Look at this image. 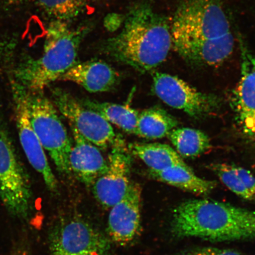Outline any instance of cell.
<instances>
[{"label": "cell", "mask_w": 255, "mask_h": 255, "mask_svg": "<svg viewBox=\"0 0 255 255\" xmlns=\"http://www.w3.org/2000/svg\"><path fill=\"white\" fill-rule=\"evenodd\" d=\"M172 46L191 65H221L232 55L234 37L219 0H183L170 25Z\"/></svg>", "instance_id": "1"}, {"label": "cell", "mask_w": 255, "mask_h": 255, "mask_svg": "<svg viewBox=\"0 0 255 255\" xmlns=\"http://www.w3.org/2000/svg\"><path fill=\"white\" fill-rule=\"evenodd\" d=\"M171 46L167 19L146 3H138L124 18L120 34L106 41L104 50L117 61L145 73L164 62Z\"/></svg>", "instance_id": "2"}, {"label": "cell", "mask_w": 255, "mask_h": 255, "mask_svg": "<svg viewBox=\"0 0 255 255\" xmlns=\"http://www.w3.org/2000/svg\"><path fill=\"white\" fill-rule=\"evenodd\" d=\"M172 234L223 242L255 239V211L209 199L190 200L174 210Z\"/></svg>", "instance_id": "3"}, {"label": "cell", "mask_w": 255, "mask_h": 255, "mask_svg": "<svg viewBox=\"0 0 255 255\" xmlns=\"http://www.w3.org/2000/svg\"><path fill=\"white\" fill-rule=\"evenodd\" d=\"M87 28H72L65 21L49 25L43 55L28 60L14 71L13 79L31 92H42L77 63L80 44Z\"/></svg>", "instance_id": "4"}, {"label": "cell", "mask_w": 255, "mask_h": 255, "mask_svg": "<svg viewBox=\"0 0 255 255\" xmlns=\"http://www.w3.org/2000/svg\"><path fill=\"white\" fill-rule=\"evenodd\" d=\"M28 104L32 127L44 150L60 174H71L69 158L72 142L55 105L43 92L29 91Z\"/></svg>", "instance_id": "5"}, {"label": "cell", "mask_w": 255, "mask_h": 255, "mask_svg": "<svg viewBox=\"0 0 255 255\" xmlns=\"http://www.w3.org/2000/svg\"><path fill=\"white\" fill-rule=\"evenodd\" d=\"M31 199L29 177L0 120V200L12 216L27 218Z\"/></svg>", "instance_id": "6"}, {"label": "cell", "mask_w": 255, "mask_h": 255, "mask_svg": "<svg viewBox=\"0 0 255 255\" xmlns=\"http://www.w3.org/2000/svg\"><path fill=\"white\" fill-rule=\"evenodd\" d=\"M49 241V255H108L111 246L109 237L77 216L56 222Z\"/></svg>", "instance_id": "7"}, {"label": "cell", "mask_w": 255, "mask_h": 255, "mask_svg": "<svg viewBox=\"0 0 255 255\" xmlns=\"http://www.w3.org/2000/svg\"><path fill=\"white\" fill-rule=\"evenodd\" d=\"M52 95L53 104L68 120L70 126L97 147L106 149L123 141L103 117L85 107L69 92L62 89L54 88Z\"/></svg>", "instance_id": "8"}, {"label": "cell", "mask_w": 255, "mask_h": 255, "mask_svg": "<svg viewBox=\"0 0 255 255\" xmlns=\"http://www.w3.org/2000/svg\"><path fill=\"white\" fill-rule=\"evenodd\" d=\"M16 126L22 148L30 165L41 175L51 192L58 191V182L47 161L44 149L32 127L28 110V91L13 79L11 81Z\"/></svg>", "instance_id": "9"}, {"label": "cell", "mask_w": 255, "mask_h": 255, "mask_svg": "<svg viewBox=\"0 0 255 255\" xmlns=\"http://www.w3.org/2000/svg\"><path fill=\"white\" fill-rule=\"evenodd\" d=\"M153 91L168 106L199 119L218 109L219 100L211 95L202 93L187 82L167 73H155Z\"/></svg>", "instance_id": "10"}, {"label": "cell", "mask_w": 255, "mask_h": 255, "mask_svg": "<svg viewBox=\"0 0 255 255\" xmlns=\"http://www.w3.org/2000/svg\"><path fill=\"white\" fill-rule=\"evenodd\" d=\"M108 170L91 186L92 193L105 209H110L126 197L136 184L131 178L132 157L124 140L112 147Z\"/></svg>", "instance_id": "11"}, {"label": "cell", "mask_w": 255, "mask_h": 255, "mask_svg": "<svg viewBox=\"0 0 255 255\" xmlns=\"http://www.w3.org/2000/svg\"><path fill=\"white\" fill-rule=\"evenodd\" d=\"M241 78L231 95V105L239 131L255 145V56L241 36Z\"/></svg>", "instance_id": "12"}, {"label": "cell", "mask_w": 255, "mask_h": 255, "mask_svg": "<svg viewBox=\"0 0 255 255\" xmlns=\"http://www.w3.org/2000/svg\"><path fill=\"white\" fill-rule=\"evenodd\" d=\"M141 188L136 183L124 199L110 209L108 233L111 241L127 246L141 231Z\"/></svg>", "instance_id": "13"}, {"label": "cell", "mask_w": 255, "mask_h": 255, "mask_svg": "<svg viewBox=\"0 0 255 255\" xmlns=\"http://www.w3.org/2000/svg\"><path fill=\"white\" fill-rule=\"evenodd\" d=\"M71 128L73 138L69 158L71 173L86 186L91 187L106 173L108 161L97 146L84 138L75 128Z\"/></svg>", "instance_id": "14"}, {"label": "cell", "mask_w": 255, "mask_h": 255, "mask_svg": "<svg viewBox=\"0 0 255 255\" xmlns=\"http://www.w3.org/2000/svg\"><path fill=\"white\" fill-rule=\"evenodd\" d=\"M119 78L118 73L108 63L93 60L75 64L59 81L74 82L91 93H97L113 89Z\"/></svg>", "instance_id": "15"}, {"label": "cell", "mask_w": 255, "mask_h": 255, "mask_svg": "<svg viewBox=\"0 0 255 255\" xmlns=\"http://www.w3.org/2000/svg\"><path fill=\"white\" fill-rule=\"evenodd\" d=\"M154 179L189 192L206 196L216 187V182L200 178L187 165H177L159 171H149Z\"/></svg>", "instance_id": "16"}, {"label": "cell", "mask_w": 255, "mask_h": 255, "mask_svg": "<svg viewBox=\"0 0 255 255\" xmlns=\"http://www.w3.org/2000/svg\"><path fill=\"white\" fill-rule=\"evenodd\" d=\"M129 151L139 158L149 168L159 171L177 165H187L179 154L171 146L159 143H132Z\"/></svg>", "instance_id": "17"}, {"label": "cell", "mask_w": 255, "mask_h": 255, "mask_svg": "<svg viewBox=\"0 0 255 255\" xmlns=\"http://www.w3.org/2000/svg\"><path fill=\"white\" fill-rule=\"evenodd\" d=\"M210 168L233 193L245 200H255V177L250 171L223 163L212 164Z\"/></svg>", "instance_id": "18"}, {"label": "cell", "mask_w": 255, "mask_h": 255, "mask_svg": "<svg viewBox=\"0 0 255 255\" xmlns=\"http://www.w3.org/2000/svg\"><path fill=\"white\" fill-rule=\"evenodd\" d=\"M178 124L176 119L162 108H148L139 113L136 135L148 139L162 138Z\"/></svg>", "instance_id": "19"}, {"label": "cell", "mask_w": 255, "mask_h": 255, "mask_svg": "<svg viewBox=\"0 0 255 255\" xmlns=\"http://www.w3.org/2000/svg\"><path fill=\"white\" fill-rule=\"evenodd\" d=\"M80 101L85 107L97 112L108 123L114 124L127 133L136 135L139 112L129 105L100 103L89 100Z\"/></svg>", "instance_id": "20"}, {"label": "cell", "mask_w": 255, "mask_h": 255, "mask_svg": "<svg viewBox=\"0 0 255 255\" xmlns=\"http://www.w3.org/2000/svg\"><path fill=\"white\" fill-rule=\"evenodd\" d=\"M168 136L178 154L184 158L197 157L211 146L209 137L205 132L190 128H175Z\"/></svg>", "instance_id": "21"}, {"label": "cell", "mask_w": 255, "mask_h": 255, "mask_svg": "<svg viewBox=\"0 0 255 255\" xmlns=\"http://www.w3.org/2000/svg\"><path fill=\"white\" fill-rule=\"evenodd\" d=\"M38 2L56 20L65 22L78 17L84 8V0H38Z\"/></svg>", "instance_id": "22"}, {"label": "cell", "mask_w": 255, "mask_h": 255, "mask_svg": "<svg viewBox=\"0 0 255 255\" xmlns=\"http://www.w3.org/2000/svg\"><path fill=\"white\" fill-rule=\"evenodd\" d=\"M180 255H241L238 252L215 248H205L188 252Z\"/></svg>", "instance_id": "23"}, {"label": "cell", "mask_w": 255, "mask_h": 255, "mask_svg": "<svg viewBox=\"0 0 255 255\" xmlns=\"http://www.w3.org/2000/svg\"><path fill=\"white\" fill-rule=\"evenodd\" d=\"M124 19L122 15L118 14H110L105 18V26L108 30L116 31L124 23Z\"/></svg>", "instance_id": "24"}, {"label": "cell", "mask_w": 255, "mask_h": 255, "mask_svg": "<svg viewBox=\"0 0 255 255\" xmlns=\"http://www.w3.org/2000/svg\"><path fill=\"white\" fill-rule=\"evenodd\" d=\"M6 4L8 5H17L23 1V0H3Z\"/></svg>", "instance_id": "25"}, {"label": "cell", "mask_w": 255, "mask_h": 255, "mask_svg": "<svg viewBox=\"0 0 255 255\" xmlns=\"http://www.w3.org/2000/svg\"><path fill=\"white\" fill-rule=\"evenodd\" d=\"M11 255H25L24 252H17V253H14V254H12Z\"/></svg>", "instance_id": "26"}]
</instances>
